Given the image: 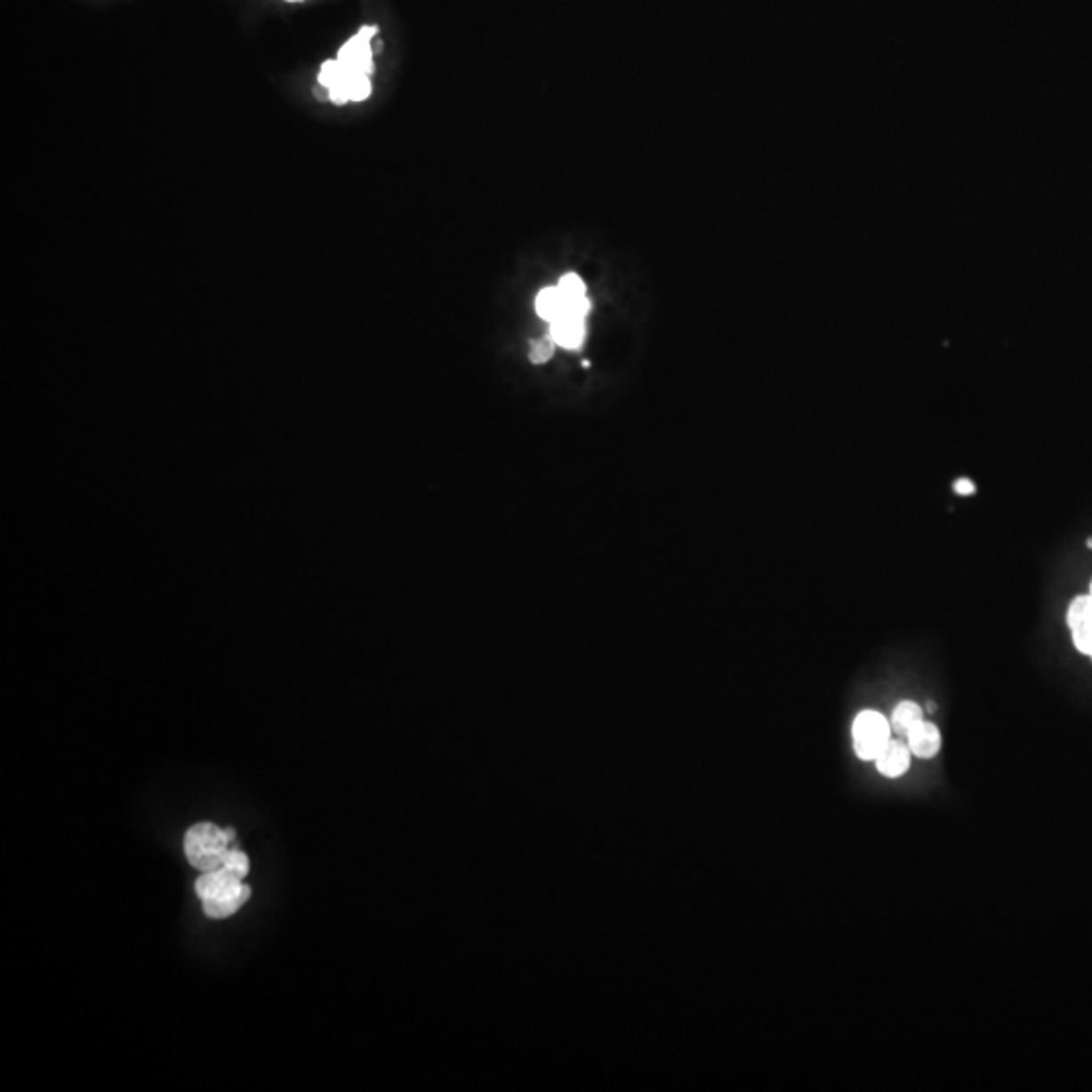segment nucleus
<instances>
[{
	"label": "nucleus",
	"instance_id": "1",
	"mask_svg": "<svg viewBox=\"0 0 1092 1092\" xmlns=\"http://www.w3.org/2000/svg\"><path fill=\"white\" fill-rule=\"evenodd\" d=\"M243 878L229 868L211 870L197 878L195 890L201 898L203 911L211 919H227L241 909L251 895V888L241 882Z\"/></svg>",
	"mask_w": 1092,
	"mask_h": 1092
},
{
	"label": "nucleus",
	"instance_id": "2",
	"mask_svg": "<svg viewBox=\"0 0 1092 1092\" xmlns=\"http://www.w3.org/2000/svg\"><path fill=\"white\" fill-rule=\"evenodd\" d=\"M229 846L231 844L227 842L225 830L213 823H197L184 836V854L198 872L223 868Z\"/></svg>",
	"mask_w": 1092,
	"mask_h": 1092
},
{
	"label": "nucleus",
	"instance_id": "3",
	"mask_svg": "<svg viewBox=\"0 0 1092 1092\" xmlns=\"http://www.w3.org/2000/svg\"><path fill=\"white\" fill-rule=\"evenodd\" d=\"M892 739L890 720L878 711H862L852 722L854 752L860 761H874Z\"/></svg>",
	"mask_w": 1092,
	"mask_h": 1092
},
{
	"label": "nucleus",
	"instance_id": "4",
	"mask_svg": "<svg viewBox=\"0 0 1092 1092\" xmlns=\"http://www.w3.org/2000/svg\"><path fill=\"white\" fill-rule=\"evenodd\" d=\"M379 33V28L376 27H363L360 31L344 43L338 51V61L342 65H346L350 71L363 73V76H371L374 69L373 63V49H371V41L373 36Z\"/></svg>",
	"mask_w": 1092,
	"mask_h": 1092
},
{
	"label": "nucleus",
	"instance_id": "5",
	"mask_svg": "<svg viewBox=\"0 0 1092 1092\" xmlns=\"http://www.w3.org/2000/svg\"><path fill=\"white\" fill-rule=\"evenodd\" d=\"M874 765H876V771L880 773L882 777H887V779L904 777V775L911 771V765H912V752L909 749V744H906V741L890 739L887 747L878 752V757L874 759Z\"/></svg>",
	"mask_w": 1092,
	"mask_h": 1092
},
{
	"label": "nucleus",
	"instance_id": "6",
	"mask_svg": "<svg viewBox=\"0 0 1092 1092\" xmlns=\"http://www.w3.org/2000/svg\"><path fill=\"white\" fill-rule=\"evenodd\" d=\"M904 741L909 744L912 757L920 759V761H931L943 749L941 728L928 720H920L917 727L911 728Z\"/></svg>",
	"mask_w": 1092,
	"mask_h": 1092
},
{
	"label": "nucleus",
	"instance_id": "7",
	"mask_svg": "<svg viewBox=\"0 0 1092 1092\" xmlns=\"http://www.w3.org/2000/svg\"><path fill=\"white\" fill-rule=\"evenodd\" d=\"M550 338L566 350H577L585 341V318L565 314L563 318L550 322Z\"/></svg>",
	"mask_w": 1092,
	"mask_h": 1092
},
{
	"label": "nucleus",
	"instance_id": "8",
	"mask_svg": "<svg viewBox=\"0 0 1092 1092\" xmlns=\"http://www.w3.org/2000/svg\"><path fill=\"white\" fill-rule=\"evenodd\" d=\"M920 720H925V712H922L920 704L912 703V700H903V703L895 706V711L890 714L892 733H896L904 739V736L911 733V728L917 727Z\"/></svg>",
	"mask_w": 1092,
	"mask_h": 1092
},
{
	"label": "nucleus",
	"instance_id": "9",
	"mask_svg": "<svg viewBox=\"0 0 1092 1092\" xmlns=\"http://www.w3.org/2000/svg\"><path fill=\"white\" fill-rule=\"evenodd\" d=\"M534 306H536V314L546 322H555L558 318H563L566 312V300L563 296V292L558 290V285L544 287V290L536 296Z\"/></svg>",
	"mask_w": 1092,
	"mask_h": 1092
},
{
	"label": "nucleus",
	"instance_id": "10",
	"mask_svg": "<svg viewBox=\"0 0 1092 1092\" xmlns=\"http://www.w3.org/2000/svg\"><path fill=\"white\" fill-rule=\"evenodd\" d=\"M1092 619V597L1090 593L1087 595H1076L1072 601L1068 603L1066 609V623L1070 630H1074V627H1079L1082 623H1087Z\"/></svg>",
	"mask_w": 1092,
	"mask_h": 1092
},
{
	"label": "nucleus",
	"instance_id": "11",
	"mask_svg": "<svg viewBox=\"0 0 1092 1092\" xmlns=\"http://www.w3.org/2000/svg\"><path fill=\"white\" fill-rule=\"evenodd\" d=\"M558 290L563 292V296L566 300H579L587 296V287L585 282L577 276V273H566V276L560 277L558 282Z\"/></svg>",
	"mask_w": 1092,
	"mask_h": 1092
},
{
	"label": "nucleus",
	"instance_id": "12",
	"mask_svg": "<svg viewBox=\"0 0 1092 1092\" xmlns=\"http://www.w3.org/2000/svg\"><path fill=\"white\" fill-rule=\"evenodd\" d=\"M223 866H225V868H229V870H233V872L237 874V876H241V878H245V876H247V872H249V862H247V855L243 854L241 850H237V847H235L233 844L229 846V850H227V854H225Z\"/></svg>",
	"mask_w": 1092,
	"mask_h": 1092
},
{
	"label": "nucleus",
	"instance_id": "13",
	"mask_svg": "<svg viewBox=\"0 0 1092 1092\" xmlns=\"http://www.w3.org/2000/svg\"><path fill=\"white\" fill-rule=\"evenodd\" d=\"M1070 631H1072L1074 647L1079 649L1080 654L1090 655L1092 654V619L1087 623L1074 627V630H1070Z\"/></svg>",
	"mask_w": 1092,
	"mask_h": 1092
},
{
	"label": "nucleus",
	"instance_id": "14",
	"mask_svg": "<svg viewBox=\"0 0 1092 1092\" xmlns=\"http://www.w3.org/2000/svg\"><path fill=\"white\" fill-rule=\"evenodd\" d=\"M552 350H555V341L549 338V341H538L533 344V349H530V360L536 365L546 363L552 357Z\"/></svg>",
	"mask_w": 1092,
	"mask_h": 1092
},
{
	"label": "nucleus",
	"instance_id": "15",
	"mask_svg": "<svg viewBox=\"0 0 1092 1092\" xmlns=\"http://www.w3.org/2000/svg\"><path fill=\"white\" fill-rule=\"evenodd\" d=\"M953 490H955V494H959V496H973L977 488H976V482H973V479L959 478V479H955Z\"/></svg>",
	"mask_w": 1092,
	"mask_h": 1092
},
{
	"label": "nucleus",
	"instance_id": "16",
	"mask_svg": "<svg viewBox=\"0 0 1092 1092\" xmlns=\"http://www.w3.org/2000/svg\"><path fill=\"white\" fill-rule=\"evenodd\" d=\"M225 836H227V842H229V844H233V842H235V830L227 828V830H225Z\"/></svg>",
	"mask_w": 1092,
	"mask_h": 1092
},
{
	"label": "nucleus",
	"instance_id": "17",
	"mask_svg": "<svg viewBox=\"0 0 1092 1092\" xmlns=\"http://www.w3.org/2000/svg\"><path fill=\"white\" fill-rule=\"evenodd\" d=\"M1088 549H1092V538L1088 541Z\"/></svg>",
	"mask_w": 1092,
	"mask_h": 1092
},
{
	"label": "nucleus",
	"instance_id": "18",
	"mask_svg": "<svg viewBox=\"0 0 1092 1092\" xmlns=\"http://www.w3.org/2000/svg\"><path fill=\"white\" fill-rule=\"evenodd\" d=\"M1088 593H1090V597H1092V581H1090V591H1088Z\"/></svg>",
	"mask_w": 1092,
	"mask_h": 1092
},
{
	"label": "nucleus",
	"instance_id": "19",
	"mask_svg": "<svg viewBox=\"0 0 1092 1092\" xmlns=\"http://www.w3.org/2000/svg\"><path fill=\"white\" fill-rule=\"evenodd\" d=\"M287 3H298V0H287Z\"/></svg>",
	"mask_w": 1092,
	"mask_h": 1092
},
{
	"label": "nucleus",
	"instance_id": "20",
	"mask_svg": "<svg viewBox=\"0 0 1092 1092\" xmlns=\"http://www.w3.org/2000/svg\"><path fill=\"white\" fill-rule=\"evenodd\" d=\"M1090 658H1092V654H1090Z\"/></svg>",
	"mask_w": 1092,
	"mask_h": 1092
}]
</instances>
